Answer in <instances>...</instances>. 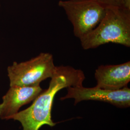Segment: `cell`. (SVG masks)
I'll return each instance as SVG.
<instances>
[{
	"instance_id": "6da1fadb",
	"label": "cell",
	"mask_w": 130,
	"mask_h": 130,
	"mask_svg": "<svg viewBox=\"0 0 130 130\" xmlns=\"http://www.w3.org/2000/svg\"><path fill=\"white\" fill-rule=\"evenodd\" d=\"M84 72L69 66L56 67L48 88L33 101L32 105L12 118L22 125L23 130H39L44 125H56L52 119V108L56 93L63 89L83 85Z\"/></svg>"
},
{
	"instance_id": "7a4b0ae2",
	"label": "cell",
	"mask_w": 130,
	"mask_h": 130,
	"mask_svg": "<svg viewBox=\"0 0 130 130\" xmlns=\"http://www.w3.org/2000/svg\"><path fill=\"white\" fill-rule=\"evenodd\" d=\"M84 50L114 43L130 47V9L107 5L106 13L98 26L79 39Z\"/></svg>"
},
{
	"instance_id": "3957f363",
	"label": "cell",
	"mask_w": 130,
	"mask_h": 130,
	"mask_svg": "<svg viewBox=\"0 0 130 130\" xmlns=\"http://www.w3.org/2000/svg\"><path fill=\"white\" fill-rule=\"evenodd\" d=\"M56 67L53 56L49 53H41L26 61L14 62L7 68L10 86H28L40 85L54 74Z\"/></svg>"
},
{
	"instance_id": "277c9868",
	"label": "cell",
	"mask_w": 130,
	"mask_h": 130,
	"mask_svg": "<svg viewBox=\"0 0 130 130\" xmlns=\"http://www.w3.org/2000/svg\"><path fill=\"white\" fill-rule=\"evenodd\" d=\"M72 24L75 37L79 39L90 32L102 20L106 6L99 0H67L58 2Z\"/></svg>"
},
{
	"instance_id": "5b68a950",
	"label": "cell",
	"mask_w": 130,
	"mask_h": 130,
	"mask_svg": "<svg viewBox=\"0 0 130 130\" xmlns=\"http://www.w3.org/2000/svg\"><path fill=\"white\" fill-rule=\"evenodd\" d=\"M67 93L60 100L74 99V105L83 101H98L107 103L119 108L130 107V89L128 87L118 90H108L96 87L83 85L67 88Z\"/></svg>"
},
{
	"instance_id": "8992f818",
	"label": "cell",
	"mask_w": 130,
	"mask_h": 130,
	"mask_svg": "<svg viewBox=\"0 0 130 130\" xmlns=\"http://www.w3.org/2000/svg\"><path fill=\"white\" fill-rule=\"evenodd\" d=\"M43 91L40 85L10 86L2 98L3 102L0 104V119H12L21 107L33 102Z\"/></svg>"
},
{
	"instance_id": "52a82bcc",
	"label": "cell",
	"mask_w": 130,
	"mask_h": 130,
	"mask_svg": "<svg viewBox=\"0 0 130 130\" xmlns=\"http://www.w3.org/2000/svg\"><path fill=\"white\" fill-rule=\"evenodd\" d=\"M95 87L118 90L128 87L130 82V61L118 65H101L95 70Z\"/></svg>"
},
{
	"instance_id": "ba28073f",
	"label": "cell",
	"mask_w": 130,
	"mask_h": 130,
	"mask_svg": "<svg viewBox=\"0 0 130 130\" xmlns=\"http://www.w3.org/2000/svg\"><path fill=\"white\" fill-rule=\"evenodd\" d=\"M106 6L115 5L130 9V0H99Z\"/></svg>"
},
{
	"instance_id": "9c48e42d",
	"label": "cell",
	"mask_w": 130,
	"mask_h": 130,
	"mask_svg": "<svg viewBox=\"0 0 130 130\" xmlns=\"http://www.w3.org/2000/svg\"><path fill=\"white\" fill-rule=\"evenodd\" d=\"M0 7H1V3H0Z\"/></svg>"
}]
</instances>
